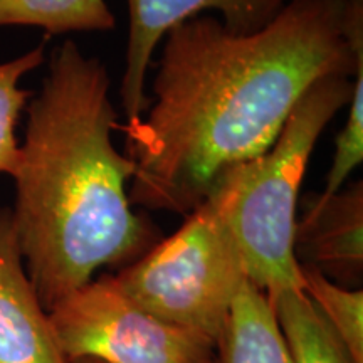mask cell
<instances>
[{
  "label": "cell",
  "instance_id": "obj_8",
  "mask_svg": "<svg viewBox=\"0 0 363 363\" xmlns=\"http://www.w3.org/2000/svg\"><path fill=\"white\" fill-rule=\"evenodd\" d=\"M0 363H67L27 274L6 207H0Z\"/></svg>",
  "mask_w": 363,
  "mask_h": 363
},
{
  "label": "cell",
  "instance_id": "obj_3",
  "mask_svg": "<svg viewBox=\"0 0 363 363\" xmlns=\"http://www.w3.org/2000/svg\"><path fill=\"white\" fill-rule=\"evenodd\" d=\"M353 79L328 76L299 99L272 147L220 175L214 187L242 254L247 279L267 296L303 291L294 225L308 163L330 121L348 106Z\"/></svg>",
  "mask_w": 363,
  "mask_h": 363
},
{
  "label": "cell",
  "instance_id": "obj_10",
  "mask_svg": "<svg viewBox=\"0 0 363 363\" xmlns=\"http://www.w3.org/2000/svg\"><path fill=\"white\" fill-rule=\"evenodd\" d=\"M291 363H352L328 323L303 291L269 296Z\"/></svg>",
  "mask_w": 363,
  "mask_h": 363
},
{
  "label": "cell",
  "instance_id": "obj_11",
  "mask_svg": "<svg viewBox=\"0 0 363 363\" xmlns=\"http://www.w3.org/2000/svg\"><path fill=\"white\" fill-rule=\"evenodd\" d=\"M39 27L48 35L106 33L116 19L106 0H0V27Z\"/></svg>",
  "mask_w": 363,
  "mask_h": 363
},
{
  "label": "cell",
  "instance_id": "obj_13",
  "mask_svg": "<svg viewBox=\"0 0 363 363\" xmlns=\"http://www.w3.org/2000/svg\"><path fill=\"white\" fill-rule=\"evenodd\" d=\"M45 44L30 49L12 61L0 62V174L13 175L21 158V143L17 140V125L29 99L30 91L21 86L27 72L44 65Z\"/></svg>",
  "mask_w": 363,
  "mask_h": 363
},
{
  "label": "cell",
  "instance_id": "obj_9",
  "mask_svg": "<svg viewBox=\"0 0 363 363\" xmlns=\"http://www.w3.org/2000/svg\"><path fill=\"white\" fill-rule=\"evenodd\" d=\"M214 348L212 363H291L269 296L249 279L235 296Z\"/></svg>",
  "mask_w": 363,
  "mask_h": 363
},
{
  "label": "cell",
  "instance_id": "obj_4",
  "mask_svg": "<svg viewBox=\"0 0 363 363\" xmlns=\"http://www.w3.org/2000/svg\"><path fill=\"white\" fill-rule=\"evenodd\" d=\"M113 279L153 316L216 345L247 274L214 190L175 234L153 244Z\"/></svg>",
  "mask_w": 363,
  "mask_h": 363
},
{
  "label": "cell",
  "instance_id": "obj_2",
  "mask_svg": "<svg viewBox=\"0 0 363 363\" xmlns=\"http://www.w3.org/2000/svg\"><path fill=\"white\" fill-rule=\"evenodd\" d=\"M110 74L66 39L27 104L12 222L35 293L49 311L106 266H128L160 233L136 214L135 162L118 152Z\"/></svg>",
  "mask_w": 363,
  "mask_h": 363
},
{
  "label": "cell",
  "instance_id": "obj_7",
  "mask_svg": "<svg viewBox=\"0 0 363 363\" xmlns=\"http://www.w3.org/2000/svg\"><path fill=\"white\" fill-rule=\"evenodd\" d=\"M294 225V257L343 288L360 289L363 279V182L338 192H310Z\"/></svg>",
  "mask_w": 363,
  "mask_h": 363
},
{
  "label": "cell",
  "instance_id": "obj_12",
  "mask_svg": "<svg viewBox=\"0 0 363 363\" xmlns=\"http://www.w3.org/2000/svg\"><path fill=\"white\" fill-rule=\"evenodd\" d=\"M301 267L303 293L323 316L352 363H363V291L343 288L311 267Z\"/></svg>",
  "mask_w": 363,
  "mask_h": 363
},
{
  "label": "cell",
  "instance_id": "obj_6",
  "mask_svg": "<svg viewBox=\"0 0 363 363\" xmlns=\"http://www.w3.org/2000/svg\"><path fill=\"white\" fill-rule=\"evenodd\" d=\"M289 2L293 0H126L128 40L120 88L125 126L138 123L148 110L147 74L153 52L170 29L214 11L227 30L252 34L269 24Z\"/></svg>",
  "mask_w": 363,
  "mask_h": 363
},
{
  "label": "cell",
  "instance_id": "obj_1",
  "mask_svg": "<svg viewBox=\"0 0 363 363\" xmlns=\"http://www.w3.org/2000/svg\"><path fill=\"white\" fill-rule=\"evenodd\" d=\"M363 67V0H293L252 34L197 16L169 30L153 101L118 123L135 162L133 207L189 216L220 175L261 157L299 99Z\"/></svg>",
  "mask_w": 363,
  "mask_h": 363
},
{
  "label": "cell",
  "instance_id": "obj_14",
  "mask_svg": "<svg viewBox=\"0 0 363 363\" xmlns=\"http://www.w3.org/2000/svg\"><path fill=\"white\" fill-rule=\"evenodd\" d=\"M72 363H103V362H99V360H93V358H83V360L72 362Z\"/></svg>",
  "mask_w": 363,
  "mask_h": 363
},
{
  "label": "cell",
  "instance_id": "obj_5",
  "mask_svg": "<svg viewBox=\"0 0 363 363\" xmlns=\"http://www.w3.org/2000/svg\"><path fill=\"white\" fill-rule=\"evenodd\" d=\"M48 313L67 363L214 362V343L143 310L118 288L113 274L89 281Z\"/></svg>",
  "mask_w": 363,
  "mask_h": 363
}]
</instances>
